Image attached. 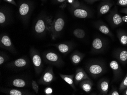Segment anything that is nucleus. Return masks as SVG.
Listing matches in <instances>:
<instances>
[{"mask_svg": "<svg viewBox=\"0 0 127 95\" xmlns=\"http://www.w3.org/2000/svg\"><path fill=\"white\" fill-rule=\"evenodd\" d=\"M70 8L74 16L79 18H86L90 15V12L77 0H73L70 2Z\"/></svg>", "mask_w": 127, "mask_h": 95, "instance_id": "obj_1", "label": "nucleus"}, {"mask_svg": "<svg viewBox=\"0 0 127 95\" xmlns=\"http://www.w3.org/2000/svg\"><path fill=\"white\" fill-rule=\"evenodd\" d=\"M106 67L102 61H94L88 67L90 74L94 78L99 77L106 72Z\"/></svg>", "mask_w": 127, "mask_h": 95, "instance_id": "obj_2", "label": "nucleus"}, {"mask_svg": "<svg viewBox=\"0 0 127 95\" xmlns=\"http://www.w3.org/2000/svg\"><path fill=\"white\" fill-rule=\"evenodd\" d=\"M108 20L112 27H118L123 22L122 18L118 12L117 9L115 7L111 11L108 16Z\"/></svg>", "mask_w": 127, "mask_h": 95, "instance_id": "obj_3", "label": "nucleus"}, {"mask_svg": "<svg viewBox=\"0 0 127 95\" xmlns=\"http://www.w3.org/2000/svg\"><path fill=\"white\" fill-rule=\"evenodd\" d=\"M19 11L20 15L22 16H27L33 7V3L30 0H23L20 2Z\"/></svg>", "mask_w": 127, "mask_h": 95, "instance_id": "obj_4", "label": "nucleus"}, {"mask_svg": "<svg viewBox=\"0 0 127 95\" xmlns=\"http://www.w3.org/2000/svg\"><path fill=\"white\" fill-rule=\"evenodd\" d=\"M105 46V40L101 38H96L92 42V49L95 53H100L103 51Z\"/></svg>", "mask_w": 127, "mask_h": 95, "instance_id": "obj_5", "label": "nucleus"}, {"mask_svg": "<svg viewBox=\"0 0 127 95\" xmlns=\"http://www.w3.org/2000/svg\"><path fill=\"white\" fill-rule=\"evenodd\" d=\"M110 66L113 72V81H117L120 79L122 76V69L118 63L115 60L111 61L110 63Z\"/></svg>", "mask_w": 127, "mask_h": 95, "instance_id": "obj_6", "label": "nucleus"}, {"mask_svg": "<svg viewBox=\"0 0 127 95\" xmlns=\"http://www.w3.org/2000/svg\"><path fill=\"white\" fill-rule=\"evenodd\" d=\"M113 5L114 3L111 0H103L98 8L99 15H102L107 13Z\"/></svg>", "mask_w": 127, "mask_h": 95, "instance_id": "obj_7", "label": "nucleus"}, {"mask_svg": "<svg viewBox=\"0 0 127 95\" xmlns=\"http://www.w3.org/2000/svg\"><path fill=\"white\" fill-rule=\"evenodd\" d=\"M64 25V20L62 18H58L55 20L53 24L52 28L54 38L63 30Z\"/></svg>", "mask_w": 127, "mask_h": 95, "instance_id": "obj_8", "label": "nucleus"}, {"mask_svg": "<svg viewBox=\"0 0 127 95\" xmlns=\"http://www.w3.org/2000/svg\"><path fill=\"white\" fill-rule=\"evenodd\" d=\"M114 56L121 63L125 64L127 62V50L119 49L115 51Z\"/></svg>", "mask_w": 127, "mask_h": 95, "instance_id": "obj_9", "label": "nucleus"}, {"mask_svg": "<svg viewBox=\"0 0 127 95\" xmlns=\"http://www.w3.org/2000/svg\"><path fill=\"white\" fill-rule=\"evenodd\" d=\"M109 81L106 78H102L98 83V89L101 94L106 95L108 91Z\"/></svg>", "mask_w": 127, "mask_h": 95, "instance_id": "obj_10", "label": "nucleus"}, {"mask_svg": "<svg viewBox=\"0 0 127 95\" xmlns=\"http://www.w3.org/2000/svg\"><path fill=\"white\" fill-rule=\"evenodd\" d=\"M95 26L100 32L106 35L113 38V35L109 28L106 24L102 22H97L95 24Z\"/></svg>", "mask_w": 127, "mask_h": 95, "instance_id": "obj_11", "label": "nucleus"}, {"mask_svg": "<svg viewBox=\"0 0 127 95\" xmlns=\"http://www.w3.org/2000/svg\"><path fill=\"white\" fill-rule=\"evenodd\" d=\"M45 22L42 19H39L37 21L35 27V30L37 33L40 34L45 32L47 29Z\"/></svg>", "mask_w": 127, "mask_h": 95, "instance_id": "obj_12", "label": "nucleus"}, {"mask_svg": "<svg viewBox=\"0 0 127 95\" xmlns=\"http://www.w3.org/2000/svg\"><path fill=\"white\" fill-rule=\"evenodd\" d=\"M117 36L121 44L127 45V33L125 30H119L117 31Z\"/></svg>", "mask_w": 127, "mask_h": 95, "instance_id": "obj_13", "label": "nucleus"}, {"mask_svg": "<svg viewBox=\"0 0 127 95\" xmlns=\"http://www.w3.org/2000/svg\"><path fill=\"white\" fill-rule=\"evenodd\" d=\"M85 79H90V78L83 70H79L75 76V81L78 82Z\"/></svg>", "mask_w": 127, "mask_h": 95, "instance_id": "obj_14", "label": "nucleus"}, {"mask_svg": "<svg viewBox=\"0 0 127 95\" xmlns=\"http://www.w3.org/2000/svg\"><path fill=\"white\" fill-rule=\"evenodd\" d=\"M93 83L90 79H87L83 83L82 85V89L86 93L90 92L92 89Z\"/></svg>", "mask_w": 127, "mask_h": 95, "instance_id": "obj_15", "label": "nucleus"}, {"mask_svg": "<svg viewBox=\"0 0 127 95\" xmlns=\"http://www.w3.org/2000/svg\"><path fill=\"white\" fill-rule=\"evenodd\" d=\"M73 34L77 38L82 39L85 36V31L82 29H77L73 31Z\"/></svg>", "mask_w": 127, "mask_h": 95, "instance_id": "obj_16", "label": "nucleus"}, {"mask_svg": "<svg viewBox=\"0 0 127 95\" xmlns=\"http://www.w3.org/2000/svg\"><path fill=\"white\" fill-rule=\"evenodd\" d=\"M127 88V73L119 87V92H122Z\"/></svg>", "mask_w": 127, "mask_h": 95, "instance_id": "obj_17", "label": "nucleus"}, {"mask_svg": "<svg viewBox=\"0 0 127 95\" xmlns=\"http://www.w3.org/2000/svg\"><path fill=\"white\" fill-rule=\"evenodd\" d=\"M1 42L2 44L6 46H10L11 44L10 39L7 35H4L2 37Z\"/></svg>", "mask_w": 127, "mask_h": 95, "instance_id": "obj_18", "label": "nucleus"}, {"mask_svg": "<svg viewBox=\"0 0 127 95\" xmlns=\"http://www.w3.org/2000/svg\"><path fill=\"white\" fill-rule=\"evenodd\" d=\"M13 84L14 86L19 88L24 87L25 85V81L20 79H17L14 80L13 82Z\"/></svg>", "mask_w": 127, "mask_h": 95, "instance_id": "obj_19", "label": "nucleus"}, {"mask_svg": "<svg viewBox=\"0 0 127 95\" xmlns=\"http://www.w3.org/2000/svg\"><path fill=\"white\" fill-rule=\"evenodd\" d=\"M58 49L61 53H65L68 51L69 47L66 44H62L59 45L58 46Z\"/></svg>", "mask_w": 127, "mask_h": 95, "instance_id": "obj_20", "label": "nucleus"}, {"mask_svg": "<svg viewBox=\"0 0 127 95\" xmlns=\"http://www.w3.org/2000/svg\"><path fill=\"white\" fill-rule=\"evenodd\" d=\"M46 57L48 59L52 61H56L58 59V57L57 55L51 52L48 53L47 54Z\"/></svg>", "mask_w": 127, "mask_h": 95, "instance_id": "obj_21", "label": "nucleus"}, {"mask_svg": "<svg viewBox=\"0 0 127 95\" xmlns=\"http://www.w3.org/2000/svg\"><path fill=\"white\" fill-rule=\"evenodd\" d=\"M32 61L34 65L36 66H39L41 64V58L38 55H34L33 57Z\"/></svg>", "mask_w": 127, "mask_h": 95, "instance_id": "obj_22", "label": "nucleus"}, {"mask_svg": "<svg viewBox=\"0 0 127 95\" xmlns=\"http://www.w3.org/2000/svg\"><path fill=\"white\" fill-rule=\"evenodd\" d=\"M26 61L23 59H19L16 60L15 62V64L16 66L18 67L24 66L26 65Z\"/></svg>", "mask_w": 127, "mask_h": 95, "instance_id": "obj_23", "label": "nucleus"}, {"mask_svg": "<svg viewBox=\"0 0 127 95\" xmlns=\"http://www.w3.org/2000/svg\"><path fill=\"white\" fill-rule=\"evenodd\" d=\"M61 76L63 77V79L64 80L65 82L70 85H73V81L72 78L70 76Z\"/></svg>", "mask_w": 127, "mask_h": 95, "instance_id": "obj_24", "label": "nucleus"}, {"mask_svg": "<svg viewBox=\"0 0 127 95\" xmlns=\"http://www.w3.org/2000/svg\"><path fill=\"white\" fill-rule=\"evenodd\" d=\"M53 78L52 75L49 73L45 74L43 76V79L45 82H49L51 81Z\"/></svg>", "mask_w": 127, "mask_h": 95, "instance_id": "obj_25", "label": "nucleus"}, {"mask_svg": "<svg viewBox=\"0 0 127 95\" xmlns=\"http://www.w3.org/2000/svg\"><path fill=\"white\" fill-rule=\"evenodd\" d=\"M73 62L75 64H78L80 62L82 58L80 57L78 55H73L72 58Z\"/></svg>", "mask_w": 127, "mask_h": 95, "instance_id": "obj_26", "label": "nucleus"}, {"mask_svg": "<svg viewBox=\"0 0 127 95\" xmlns=\"http://www.w3.org/2000/svg\"><path fill=\"white\" fill-rule=\"evenodd\" d=\"M117 4L121 7H127V0H117Z\"/></svg>", "mask_w": 127, "mask_h": 95, "instance_id": "obj_27", "label": "nucleus"}, {"mask_svg": "<svg viewBox=\"0 0 127 95\" xmlns=\"http://www.w3.org/2000/svg\"><path fill=\"white\" fill-rule=\"evenodd\" d=\"M32 84L33 89H34V90L35 91V93H37L39 88H38V85L37 84V83L35 81H32Z\"/></svg>", "mask_w": 127, "mask_h": 95, "instance_id": "obj_28", "label": "nucleus"}, {"mask_svg": "<svg viewBox=\"0 0 127 95\" xmlns=\"http://www.w3.org/2000/svg\"><path fill=\"white\" fill-rule=\"evenodd\" d=\"M68 0H52V2L54 4H63L67 2Z\"/></svg>", "mask_w": 127, "mask_h": 95, "instance_id": "obj_29", "label": "nucleus"}, {"mask_svg": "<svg viewBox=\"0 0 127 95\" xmlns=\"http://www.w3.org/2000/svg\"><path fill=\"white\" fill-rule=\"evenodd\" d=\"M10 95H22L21 92L19 91L13 89L11 90L10 93Z\"/></svg>", "mask_w": 127, "mask_h": 95, "instance_id": "obj_30", "label": "nucleus"}, {"mask_svg": "<svg viewBox=\"0 0 127 95\" xmlns=\"http://www.w3.org/2000/svg\"><path fill=\"white\" fill-rule=\"evenodd\" d=\"M109 95H120V93H119L118 91L115 88H113L111 90L110 93L109 94Z\"/></svg>", "mask_w": 127, "mask_h": 95, "instance_id": "obj_31", "label": "nucleus"}, {"mask_svg": "<svg viewBox=\"0 0 127 95\" xmlns=\"http://www.w3.org/2000/svg\"><path fill=\"white\" fill-rule=\"evenodd\" d=\"M3 0L8 3L12 4V5H14L15 6H17V3L16 2L15 0Z\"/></svg>", "mask_w": 127, "mask_h": 95, "instance_id": "obj_32", "label": "nucleus"}, {"mask_svg": "<svg viewBox=\"0 0 127 95\" xmlns=\"http://www.w3.org/2000/svg\"><path fill=\"white\" fill-rule=\"evenodd\" d=\"M84 0L86 1V2L91 3V4H92V3H94L95 2L98 1L99 0Z\"/></svg>", "mask_w": 127, "mask_h": 95, "instance_id": "obj_33", "label": "nucleus"}, {"mask_svg": "<svg viewBox=\"0 0 127 95\" xmlns=\"http://www.w3.org/2000/svg\"><path fill=\"white\" fill-rule=\"evenodd\" d=\"M120 12L122 13H124L127 15V7L125 8H123L122 10L120 11Z\"/></svg>", "mask_w": 127, "mask_h": 95, "instance_id": "obj_34", "label": "nucleus"}, {"mask_svg": "<svg viewBox=\"0 0 127 95\" xmlns=\"http://www.w3.org/2000/svg\"><path fill=\"white\" fill-rule=\"evenodd\" d=\"M46 93L48 94H51L52 92V90L51 88H48L47 89H46Z\"/></svg>", "mask_w": 127, "mask_h": 95, "instance_id": "obj_35", "label": "nucleus"}, {"mask_svg": "<svg viewBox=\"0 0 127 95\" xmlns=\"http://www.w3.org/2000/svg\"><path fill=\"white\" fill-rule=\"evenodd\" d=\"M3 61H4V59H3V58L0 57V65L2 64L3 63Z\"/></svg>", "mask_w": 127, "mask_h": 95, "instance_id": "obj_36", "label": "nucleus"}, {"mask_svg": "<svg viewBox=\"0 0 127 95\" xmlns=\"http://www.w3.org/2000/svg\"><path fill=\"white\" fill-rule=\"evenodd\" d=\"M123 94L124 95H127V88L125 89V90L124 91L123 93Z\"/></svg>", "mask_w": 127, "mask_h": 95, "instance_id": "obj_37", "label": "nucleus"}, {"mask_svg": "<svg viewBox=\"0 0 127 95\" xmlns=\"http://www.w3.org/2000/svg\"><path fill=\"white\" fill-rule=\"evenodd\" d=\"M123 20H124V21L127 22V16H125V17H123L122 18Z\"/></svg>", "mask_w": 127, "mask_h": 95, "instance_id": "obj_38", "label": "nucleus"}, {"mask_svg": "<svg viewBox=\"0 0 127 95\" xmlns=\"http://www.w3.org/2000/svg\"><path fill=\"white\" fill-rule=\"evenodd\" d=\"M41 0L43 2H45L46 1V0Z\"/></svg>", "mask_w": 127, "mask_h": 95, "instance_id": "obj_39", "label": "nucleus"}]
</instances>
